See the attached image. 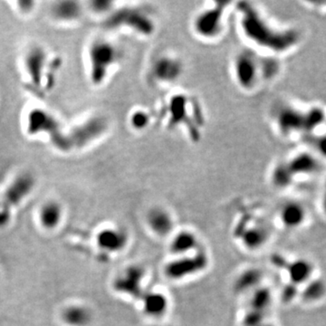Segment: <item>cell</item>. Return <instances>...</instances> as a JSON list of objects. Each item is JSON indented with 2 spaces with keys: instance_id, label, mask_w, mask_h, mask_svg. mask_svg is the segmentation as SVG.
I'll return each mask as SVG.
<instances>
[{
  "instance_id": "obj_14",
  "label": "cell",
  "mask_w": 326,
  "mask_h": 326,
  "mask_svg": "<svg viewBox=\"0 0 326 326\" xmlns=\"http://www.w3.org/2000/svg\"><path fill=\"white\" fill-rule=\"evenodd\" d=\"M40 219L42 220V223L48 228H53L59 222L61 216V208L58 204L55 202H50L48 204L45 205L42 210Z\"/></svg>"
},
{
  "instance_id": "obj_9",
  "label": "cell",
  "mask_w": 326,
  "mask_h": 326,
  "mask_svg": "<svg viewBox=\"0 0 326 326\" xmlns=\"http://www.w3.org/2000/svg\"><path fill=\"white\" fill-rule=\"evenodd\" d=\"M108 129V122L102 116H93L83 123L75 126L68 134V139L72 149H82L95 142L105 134Z\"/></svg>"
},
{
  "instance_id": "obj_17",
  "label": "cell",
  "mask_w": 326,
  "mask_h": 326,
  "mask_svg": "<svg viewBox=\"0 0 326 326\" xmlns=\"http://www.w3.org/2000/svg\"><path fill=\"white\" fill-rule=\"evenodd\" d=\"M100 242L101 245L107 248H117L121 247V237L118 236V234H114V232L109 231L108 233H103L100 236Z\"/></svg>"
},
{
  "instance_id": "obj_5",
  "label": "cell",
  "mask_w": 326,
  "mask_h": 326,
  "mask_svg": "<svg viewBox=\"0 0 326 326\" xmlns=\"http://www.w3.org/2000/svg\"><path fill=\"white\" fill-rule=\"evenodd\" d=\"M28 133L30 135L47 134L52 144L61 151H69L72 149L67 134L63 132L57 119L47 111L36 108L28 114Z\"/></svg>"
},
{
  "instance_id": "obj_7",
  "label": "cell",
  "mask_w": 326,
  "mask_h": 326,
  "mask_svg": "<svg viewBox=\"0 0 326 326\" xmlns=\"http://www.w3.org/2000/svg\"><path fill=\"white\" fill-rule=\"evenodd\" d=\"M119 53L113 44L97 40L89 49L90 59V77L94 84H101L106 79L111 67L117 62Z\"/></svg>"
},
{
  "instance_id": "obj_1",
  "label": "cell",
  "mask_w": 326,
  "mask_h": 326,
  "mask_svg": "<svg viewBox=\"0 0 326 326\" xmlns=\"http://www.w3.org/2000/svg\"><path fill=\"white\" fill-rule=\"evenodd\" d=\"M235 8L240 33L253 50L277 57L300 43L301 36L295 28L276 26L250 2H240Z\"/></svg>"
},
{
  "instance_id": "obj_18",
  "label": "cell",
  "mask_w": 326,
  "mask_h": 326,
  "mask_svg": "<svg viewBox=\"0 0 326 326\" xmlns=\"http://www.w3.org/2000/svg\"><path fill=\"white\" fill-rule=\"evenodd\" d=\"M131 123L137 130L144 129L149 123V114L144 111H137L132 115Z\"/></svg>"
},
{
  "instance_id": "obj_8",
  "label": "cell",
  "mask_w": 326,
  "mask_h": 326,
  "mask_svg": "<svg viewBox=\"0 0 326 326\" xmlns=\"http://www.w3.org/2000/svg\"><path fill=\"white\" fill-rule=\"evenodd\" d=\"M107 28H128L142 36H150L155 30L154 20L141 9L122 8L114 11L104 21Z\"/></svg>"
},
{
  "instance_id": "obj_6",
  "label": "cell",
  "mask_w": 326,
  "mask_h": 326,
  "mask_svg": "<svg viewBox=\"0 0 326 326\" xmlns=\"http://www.w3.org/2000/svg\"><path fill=\"white\" fill-rule=\"evenodd\" d=\"M320 161L309 153L293 155L275 166L273 171V182L278 186H287L298 176L312 175L318 172Z\"/></svg>"
},
{
  "instance_id": "obj_11",
  "label": "cell",
  "mask_w": 326,
  "mask_h": 326,
  "mask_svg": "<svg viewBox=\"0 0 326 326\" xmlns=\"http://www.w3.org/2000/svg\"><path fill=\"white\" fill-rule=\"evenodd\" d=\"M47 63V53L40 47H34L25 56V67L31 83L39 88L43 81L44 69Z\"/></svg>"
},
{
  "instance_id": "obj_13",
  "label": "cell",
  "mask_w": 326,
  "mask_h": 326,
  "mask_svg": "<svg viewBox=\"0 0 326 326\" xmlns=\"http://www.w3.org/2000/svg\"><path fill=\"white\" fill-rule=\"evenodd\" d=\"M53 13L57 19L71 21L80 17L82 13V8L78 2L61 1L55 5L53 8Z\"/></svg>"
},
{
  "instance_id": "obj_4",
  "label": "cell",
  "mask_w": 326,
  "mask_h": 326,
  "mask_svg": "<svg viewBox=\"0 0 326 326\" xmlns=\"http://www.w3.org/2000/svg\"><path fill=\"white\" fill-rule=\"evenodd\" d=\"M230 2H214L201 9L191 22L194 35L201 39L216 40L222 36Z\"/></svg>"
},
{
  "instance_id": "obj_10",
  "label": "cell",
  "mask_w": 326,
  "mask_h": 326,
  "mask_svg": "<svg viewBox=\"0 0 326 326\" xmlns=\"http://www.w3.org/2000/svg\"><path fill=\"white\" fill-rule=\"evenodd\" d=\"M183 68V63L179 57L170 54H162L154 60L149 75L155 83L169 85L181 78Z\"/></svg>"
},
{
  "instance_id": "obj_2",
  "label": "cell",
  "mask_w": 326,
  "mask_h": 326,
  "mask_svg": "<svg viewBox=\"0 0 326 326\" xmlns=\"http://www.w3.org/2000/svg\"><path fill=\"white\" fill-rule=\"evenodd\" d=\"M233 76L242 90L253 92L278 75L277 57L264 55L251 48L238 52L233 60Z\"/></svg>"
},
{
  "instance_id": "obj_15",
  "label": "cell",
  "mask_w": 326,
  "mask_h": 326,
  "mask_svg": "<svg viewBox=\"0 0 326 326\" xmlns=\"http://www.w3.org/2000/svg\"><path fill=\"white\" fill-rule=\"evenodd\" d=\"M63 317L68 323L73 325H83L90 319L89 313L82 307H71L67 309Z\"/></svg>"
},
{
  "instance_id": "obj_12",
  "label": "cell",
  "mask_w": 326,
  "mask_h": 326,
  "mask_svg": "<svg viewBox=\"0 0 326 326\" xmlns=\"http://www.w3.org/2000/svg\"><path fill=\"white\" fill-rule=\"evenodd\" d=\"M34 183V178L28 173L21 174L18 177H16L7 191L6 197L8 202L16 203L17 201H19L31 190Z\"/></svg>"
},
{
  "instance_id": "obj_19",
  "label": "cell",
  "mask_w": 326,
  "mask_h": 326,
  "mask_svg": "<svg viewBox=\"0 0 326 326\" xmlns=\"http://www.w3.org/2000/svg\"><path fill=\"white\" fill-rule=\"evenodd\" d=\"M110 5V2H106V1H95L92 3V7L98 12H104L109 9Z\"/></svg>"
},
{
  "instance_id": "obj_3",
  "label": "cell",
  "mask_w": 326,
  "mask_h": 326,
  "mask_svg": "<svg viewBox=\"0 0 326 326\" xmlns=\"http://www.w3.org/2000/svg\"><path fill=\"white\" fill-rule=\"evenodd\" d=\"M275 129L285 138L300 137L312 134L322 125L324 113L320 107L301 108L284 103L277 107L273 116Z\"/></svg>"
},
{
  "instance_id": "obj_16",
  "label": "cell",
  "mask_w": 326,
  "mask_h": 326,
  "mask_svg": "<svg viewBox=\"0 0 326 326\" xmlns=\"http://www.w3.org/2000/svg\"><path fill=\"white\" fill-rule=\"evenodd\" d=\"M302 208L295 204H290L284 208L283 216L288 224L298 223L302 218Z\"/></svg>"
}]
</instances>
